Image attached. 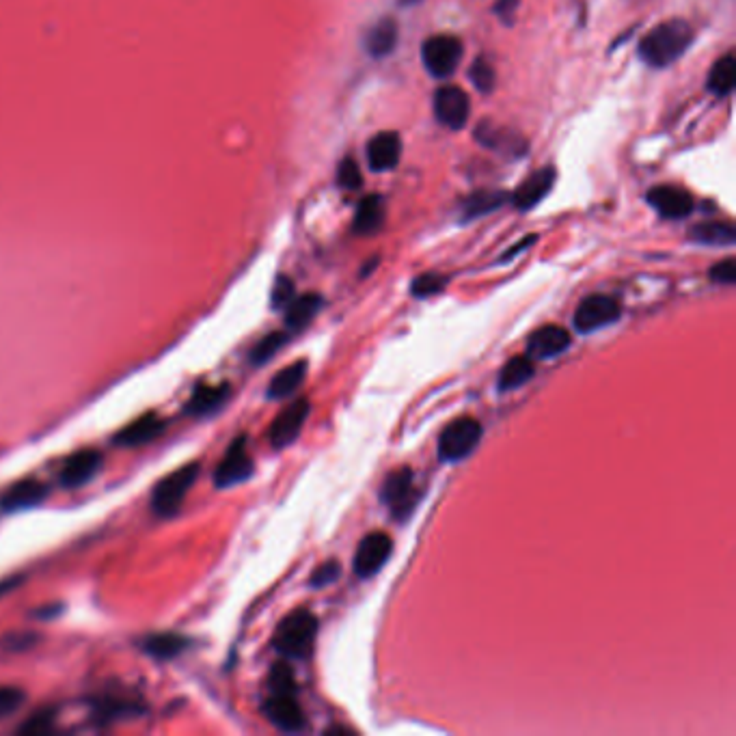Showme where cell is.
Wrapping results in <instances>:
<instances>
[{
	"label": "cell",
	"instance_id": "4316f807",
	"mask_svg": "<svg viewBox=\"0 0 736 736\" xmlns=\"http://www.w3.org/2000/svg\"><path fill=\"white\" fill-rule=\"evenodd\" d=\"M689 238L708 244V247H732L736 242V229L730 223H702L689 231Z\"/></svg>",
	"mask_w": 736,
	"mask_h": 736
},
{
	"label": "cell",
	"instance_id": "ffe728a7",
	"mask_svg": "<svg viewBox=\"0 0 736 736\" xmlns=\"http://www.w3.org/2000/svg\"><path fill=\"white\" fill-rule=\"evenodd\" d=\"M229 398V385H203L186 402V413L193 417H208L216 413Z\"/></svg>",
	"mask_w": 736,
	"mask_h": 736
},
{
	"label": "cell",
	"instance_id": "30bf717a",
	"mask_svg": "<svg viewBox=\"0 0 736 736\" xmlns=\"http://www.w3.org/2000/svg\"><path fill=\"white\" fill-rule=\"evenodd\" d=\"M309 411H311V404L307 398H301L285 406L270 426V432H268L270 445L275 449H283V447L292 445L298 439V434L303 432Z\"/></svg>",
	"mask_w": 736,
	"mask_h": 736
},
{
	"label": "cell",
	"instance_id": "7c38bea8",
	"mask_svg": "<svg viewBox=\"0 0 736 736\" xmlns=\"http://www.w3.org/2000/svg\"><path fill=\"white\" fill-rule=\"evenodd\" d=\"M104 467V456L98 449H78L63 462L59 471V482L65 488H80L95 480Z\"/></svg>",
	"mask_w": 736,
	"mask_h": 736
},
{
	"label": "cell",
	"instance_id": "603a6c76",
	"mask_svg": "<svg viewBox=\"0 0 736 736\" xmlns=\"http://www.w3.org/2000/svg\"><path fill=\"white\" fill-rule=\"evenodd\" d=\"M385 223V199L372 195L365 197L359 208H357V216H354V231L361 236H370L376 234V231L383 227Z\"/></svg>",
	"mask_w": 736,
	"mask_h": 736
},
{
	"label": "cell",
	"instance_id": "8d00e7d4",
	"mask_svg": "<svg viewBox=\"0 0 736 736\" xmlns=\"http://www.w3.org/2000/svg\"><path fill=\"white\" fill-rule=\"evenodd\" d=\"M54 728V715L52 711H42L33 717H29L24 721V726L20 728V732L24 734H46Z\"/></svg>",
	"mask_w": 736,
	"mask_h": 736
},
{
	"label": "cell",
	"instance_id": "5bb4252c",
	"mask_svg": "<svg viewBox=\"0 0 736 736\" xmlns=\"http://www.w3.org/2000/svg\"><path fill=\"white\" fill-rule=\"evenodd\" d=\"M50 495V486L37 477H26V480H20L16 484H11L3 497H0V510L13 514V512H22L39 506L44 503Z\"/></svg>",
	"mask_w": 736,
	"mask_h": 736
},
{
	"label": "cell",
	"instance_id": "f1b7e54d",
	"mask_svg": "<svg viewBox=\"0 0 736 736\" xmlns=\"http://www.w3.org/2000/svg\"><path fill=\"white\" fill-rule=\"evenodd\" d=\"M290 342V335L288 333H283V331H277V333H270V335H266L264 339H260V342H257V346L251 350V361L255 363V365H264V363H268L272 357H275V354L285 346V344H288Z\"/></svg>",
	"mask_w": 736,
	"mask_h": 736
},
{
	"label": "cell",
	"instance_id": "ba28073f",
	"mask_svg": "<svg viewBox=\"0 0 736 736\" xmlns=\"http://www.w3.org/2000/svg\"><path fill=\"white\" fill-rule=\"evenodd\" d=\"M424 65L434 78H447L456 72L462 57V44L452 35H434L421 46Z\"/></svg>",
	"mask_w": 736,
	"mask_h": 736
},
{
	"label": "cell",
	"instance_id": "3957f363",
	"mask_svg": "<svg viewBox=\"0 0 736 736\" xmlns=\"http://www.w3.org/2000/svg\"><path fill=\"white\" fill-rule=\"evenodd\" d=\"M199 471V462H186V465L171 471L165 480L158 482L152 490V503H149L152 512L160 519H171V516L180 512L188 490L197 482Z\"/></svg>",
	"mask_w": 736,
	"mask_h": 736
},
{
	"label": "cell",
	"instance_id": "8992f818",
	"mask_svg": "<svg viewBox=\"0 0 736 736\" xmlns=\"http://www.w3.org/2000/svg\"><path fill=\"white\" fill-rule=\"evenodd\" d=\"M620 316L622 305L616 298L605 294H592L579 303L572 322H575V329L579 333H594L598 329H605V326L613 322H618Z\"/></svg>",
	"mask_w": 736,
	"mask_h": 736
},
{
	"label": "cell",
	"instance_id": "44dd1931",
	"mask_svg": "<svg viewBox=\"0 0 736 736\" xmlns=\"http://www.w3.org/2000/svg\"><path fill=\"white\" fill-rule=\"evenodd\" d=\"M188 646H190V639L180 633H154L143 639V652L158 661H169V659L180 657L182 652H186Z\"/></svg>",
	"mask_w": 736,
	"mask_h": 736
},
{
	"label": "cell",
	"instance_id": "4fadbf2b",
	"mask_svg": "<svg viewBox=\"0 0 736 736\" xmlns=\"http://www.w3.org/2000/svg\"><path fill=\"white\" fill-rule=\"evenodd\" d=\"M471 113L469 95L460 87H443L434 95V115L443 126L460 130L465 128Z\"/></svg>",
	"mask_w": 736,
	"mask_h": 736
},
{
	"label": "cell",
	"instance_id": "e0dca14e",
	"mask_svg": "<svg viewBox=\"0 0 736 736\" xmlns=\"http://www.w3.org/2000/svg\"><path fill=\"white\" fill-rule=\"evenodd\" d=\"M167 421L162 419L156 413H145L143 417L134 419L132 424H128L124 430H119L115 434L113 443L121 445V447H139V445H147L156 441L158 436L165 432Z\"/></svg>",
	"mask_w": 736,
	"mask_h": 736
},
{
	"label": "cell",
	"instance_id": "277c9868",
	"mask_svg": "<svg viewBox=\"0 0 736 736\" xmlns=\"http://www.w3.org/2000/svg\"><path fill=\"white\" fill-rule=\"evenodd\" d=\"M419 497L421 495L419 488L415 486V475L408 467L389 473L383 488H380V499H383L393 519L398 521H406L413 514Z\"/></svg>",
	"mask_w": 736,
	"mask_h": 736
},
{
	"label": "cell",
	"instance_id": "9a60e30c",
	"mask_svg": "<svg viewBox=\"0 0 736 736\" xmlns=\"http://www.w3.org/2000/svg\"><path fill=\"white\" fill-rule=\"evenodd\" d=\"M568 348H570V335L566 329H562V326H557V324L540 326V329H536L527 337V354H529V359H536V361L553 359Z\"/></svg>",
	"mask_w": 736,
	"mask_h": 736
},
{
	"label": "cell",
	"instance_id": "1f68e13d",
	"mask_svg": "<svg viewBox=\"0 0 736 736\" xmlns=\"http://www.w3.org/2000/svg\"><path fill=\"white\" fill-rule=\"evenodd\" d=\"M445 285H447V279L443 275H436V272H426V275H419L413 281L411 292L417 298H430L434 294L443 292Z\"/></svg>",
	"mask_w": 736,
	"mask_h": 736
},
{
	"label": "cell",
	"instance_id": "d590c367",
	"mask_svg": "<svg viewBox=\"0 0 736 736\" xmlns=\"http://www.w3.org/2000/svg\"><path fill=\"white\" fill-rule=\"evenodd\" d=\"M24 702V693L16 687H0V719L18 711Z\"/></svg>",
	"mask_w": 736,
	"mask_h": 736
},
{
	"label": "cell",
	"instance_id": "5b68a950",
	"mask_svg": "<svg viewBox=\"0 0 736 736\" xmlns=\"http://www.w3.org/2000/svg\"><path fill=\"white\" fill-rule=\"evenodd\" d=\"M482 441V424L473 417H458L449 424L439 439V458L443 462H458L473 454Z\"/></svg>",
	"mask_w": 736,
	"mask_h": 736
},
{
	"label": "cell",
	"instance_id": "60d3db41",
	"mask_svg": "<svg viewBox=\"0 0 736 736\" xmlns=\"http://www.w3.org/2000/svg\"><path fill=\"white\" fill-rule=\"evenodd\" d=\"M18 579H5V581H0V598H3V596H7L9 592H13V590H16L18 588Z\"/></svg>",
	"mask_w": 736,
	"mask_h": 736
},
{
	"label": "cell",
	"instance_id": "e575fe53",
	"mask_svg": "<svg viewBox=\"0 0 736 736\" xmlns=\"http://www.w3.org/2000/svg\"><path fill=\"white\" fill-rule=\"evenodd\" d=\"M339 575H342V568H339L337 562H333V560L324 562L316 570H313L311 588H326V585H331L333 581H337Z\"/></svg>",
	"mask_w": 736,
	"mask_h": 736
},
{
	"label": "cell",
	"instance_id": "836d02e7",
	"mask_svg": "<svg viewBox=\"0 0 736 736\" xmlns=\"http://www.w3.org/2000/svg\"><path fill=\"white\" fill-rule=\"evenodd\" d=\"M337 182L342 184V188L346 190H357L363 184V177L359 171V165L352 158H346L342 165L337 169Z\"/></svg>",
	"mask_w": 736,
	"mask_h": 736
},
{
	"label": "cell",
	"instance_id": "f546056e",
	"mask_svg": "<svg viewBox=\"0 0 736 736\" xmlns=\"http://www.w3.org/2000/svg\"><path fill=\"white\" fill-rule=\"evenodd\" d=\"M506 201H508L506 193H499V190H495V193H490V190H484V193H475L467 201V216L475 218V216H482L486 212H493L501 206V203H506Z\"/></svg>",
	"mask_w": 736,
	"mask_h": 736
},
{
	"label": "cell",
	"instance_id": "d4e9b609",
	"mask_svg": "<svg viewBox=\"0 0 736 736\" xmlns=\"http://www.w3.org/2000/svg\"><path fill=\"white\" fill-rule=\"evenodd\" d=\"M398 44V24H395L391 18H383L376 26H372L370 33L365 37V48L372 57L380 59L387 57V54Z\"/></svg>",
	"mask_w": 736,
	"mask_h": 736
},
{
	"label": "cell",
	"instance_id": "52a82bcc",
	"mask_svg": "<svg viewBox=\"0 0 736 736\" xmlns=\"http://www.w3.org/2000/svg\"><path fill=\"white\" fill-rule=\"evenodd\" d=\"M255 465L247 449V436H238V439L229 445L227 454L218 462L214 471V484L218 488H234L242 482H247L253 475Z\"/></svg>",
	"mask_w": 736,
	"mask_h": 736
},
{
	"label": "cell",
	"instance_id": "2e32d148",
	"mask_svg": "<svg viewBox=\"0 0 736 736\" xmlns=\"http://www.w3.org/2000/svg\"><path fill=\"white\" fill-rule=\"evenodd\" d=\"M648 203L665 218H685L693 212V199L678 186H654L648 190Z\"/></svg>",
	"mask_w": 736,
	"mask_h": 736
},
{
	"label": "cell",
	"instance_id": "7a4b0ae2",
	"mask_svg": "<svg viewBox=\"0 0 736 736\" xmlns=\"http://www.w3.org/2000/svg\"><path fill=\"white\" fill-rule=\"evenodd\" d=\"M318 635V618L307 609H296L277 626L272 646L285 659H305Z\"/></svg>",
	"mask_w": 736,
	"mask_h": 736
},
{
	"label": "cell",
	"instance_id": "7402d4cb",
	"mask_svg": "<svg viewBox=\"0 0 736 736\" xmlns=\"http://www.w3.org/2000/svg\"><path fill=\"white\" fill-rule=\"evenodd\" d=\"M307 367H309V363L303 361V359L294 361L288 367H283V370L270 380L268 398L270 400H283V398H288V395H292L298 387L305 383Z\"/></svg>",
	"mask_w": 736,
	"mask_h": 736
},
{
	"label": "cell",
	"instance_id": "ab89813d",
	"mask_svg": "<svg viewBox=\"0 0 736 736\" xmlns=\"http://www.w3.org/2000/svg\"><path fill=\"white\" fill-rule=\"evenodd\" d=\"M516 7H519V0H497L495 11H497V16H499L501 20L512 22Z\"/></svg>",
	"mask_w": 736,
	"mask_h": 736
},
{
	"label": "cell",
	"instance_id": "83f0119b",
	"mask_svg": "<svg viewBox=\"0 0 736 736\" xmlns=\"http://www.w3.org/2000/svg\"><path fill=\"white\" fill-rule=\"evenodd\" d=\"M736 83V59L734 54H726L724 59H719L711 74H708V91L715 95H728L734 89Z\"/></svg>",
	"mask_w": 736,
	"mask_h": 736
},
{
	"label": "cell",
	"instance_id": "d6a6232c",
	"mask_svg": "<svg viewBox=\"0 0 736 736\" xmlns=\"http://www.w3.org/2000/svg\"><path fill=\"white\" fill-rule=\"evenodd\" d=\"M469 78H471V83L475 85V89H480V91L488 93L490 89H493V85H495V70L488 65V61L477 59L471 65Z\"/></svg>",
	"mask_w": 736,
	"mask_h": 736
},
{
	"label": "cell",
	"instance_id": "d6986e66",
	"mask_svg": "<svg viewBox=\"0 0 736 736\" xmlns=\"http://www.w3.org/2000/svg\"><path fill=\"white\" fill-rule=\"evenodd\" d=\"M553 184H555V169H551V167L540 169V171H536L534 175H531L519 190H516L514 197H512V203L519 210H531L536 206V203H540L544 197L551 193Z\"/></svg>",
	"mask_w": 736,
	"mask_h": 736
},
{
	"label": "cell",
	"instance_id": "f35d334b",
	"mask_svg": "<svg viewBox=\"0 0 736 736\" xmlns=\"http://www.w3.org/2000/svg\"><path fill=\"white\" fill-rule=\"evenodd\" d=\"M294 298V283L288 277H279L272 290V305L275 307H288Z\"/></svg>",
	"mask_w": 736,
	"mask_h": 736
},
{
	"label": "cell",
	"instance_id": "484cf974",
	"mask_svg": "<svg viewBox=\"0 0 736 736\" xmlns=\"http://www.w3.org/2000/svg\"><path fill=\"white\" fill-rule=\"evenodd\" d=\"M534 378V359L529 357H514L510 359L503 370L499 372V380H497V389L499 391H514L523 387L525 383Z\"/></svg>",
	"mask_w": 736,
	"mask_h": 736
},
{
	"label": "cell",
	"instance_id": "74e56055",
	"mask_svg": "<svg viewBox=\"0 0 736 736\" xmlns=\"http://www.w3.org/2000/svg\"><path fill=\"white\" fill-rule=\"evenodd\" d=\"M708 277H711L713 283H719V285H734L736 283V264L734 260H724L719 262L711 268V272H708Z\"/></svg>",
	"mask_w": 736,
	"mask_h": 736
},
{
	"label": "cell",
	"instance_id": "8fae6325",
	"mask_svg": "<svg viewBox=\"0 0 736 736\" xmlns=\"http://www.w3.org/2000/svg\"><path fill=\"white\" fill-rule=\"evenodd\" d=\"M264 715L272 726L283 732H301L307 724L296 693H270L264 702Z\"/></svg>",
	"mask_w": 736,
	"mask_h": 736
},
{
	"label": "cell",
	"instance_id": "9c48e42d",
	"mask_svg": "<svg viewBox=\"0 0 736 736\" xmlns=\"http://www.w3.org/2000/svg\"><path fill=\"white\" fill-rule=\"evenodd\" d=\"M393 551V542L385 534V531H374L367 534L354 553V575L359 579H370L378 575L383 566L387 564L389 555Z\"/></svg>",
	"mask_w": 736,
	"mask_h": 736
},
{
	"label": "cell",
	"instance_id": "ac0fdd59",
	"mask_svg": "<svg viewBox=\"0 0 736 736\" xmlns=\"http://www.w3.org/2000/svg\"><path fill=\"white\" fill-rule=\"evenodd\" d=\"M402 154V141L398 132H380L372 136L370 145H367V162H370L372 171H391L398 167Z\"/></svg>",
	"mask_w": 736,
	"mask_h": 736
},
{
	"label": "cell",
	"instance_id": "4dcf8cb0",
	"mask_svg": "<svg viewBox=\"0 0 736 736\" xmlns=\"http://www.w3.org/2000/svg\"><path fill=\"white\" fill-rule=\"evenodd\" d=\"M268 687H270V693H298L292 667L288 663H277L275 667H272Z\"/></svg>",
	"mask_w": 736,
	"mask_h": 736
},
{
	"label": "cell",
	"instance_id": "cb8c5ba5",
	"mask_svg": "<svg viewBox=\"0 0 736 736\" xmlns=\"http://www.w3.org/2000/svg\"><path fill=\"white\" fill-rule=\"evenodd\" d=\"M320 309H322L320 294H305L292 298L288 311H285V324H288V329L292 331H301L318 316Z\"/></svg>",
	"mask_w": 736,
	"mask_h": 736
},
{
	"label": "cell",
	"instance_id": "6da1fadb",
	"mask_svg": "<svg viewBox=\"0 0 736 736\" xmlns=\"http://www.w3.org/2000/svg\"><path fill=\"white\" fill-rule=\"evenodd\" d=\"M693 29L685 20L663 22L642 39L639 57L652 67H665L683 57L693 44Z\"/></svg>",
	"mask_w": 736,
	"mask_h": 736
}]
</instances>
